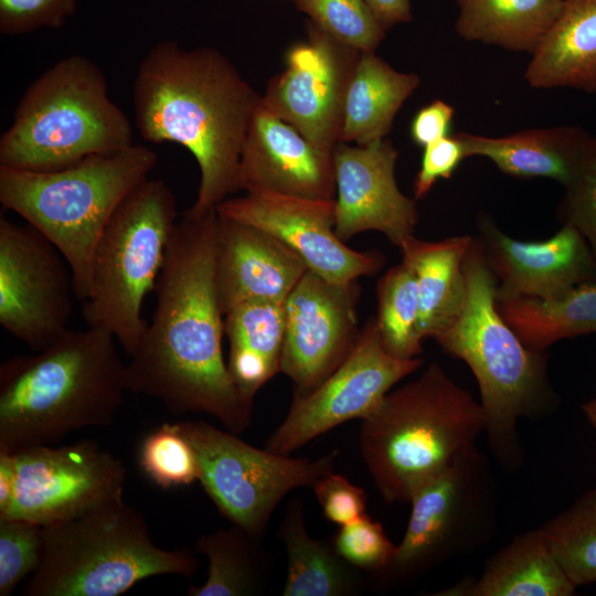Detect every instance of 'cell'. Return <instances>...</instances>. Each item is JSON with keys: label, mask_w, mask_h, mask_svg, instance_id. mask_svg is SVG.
Wrapping results in <instances>:
<instances>
[{"label": "cell", "mask_w": 596, "mask_h": 596, "mask_svg": "<svg viewBox=\"0 0 596 596\" xmlns=\"http://www.w3.org/2000/svg\"><path fill=\"white\" fill-rule=\"evenodd\" d=\"M465 273L464 309L434 339L475 375L490 450L498 464L512 472L523 461L519 421L538 419L553 412L557 396L549 380L546 352L528 348L500 315L497 281L476 237L465 260Z\"/></svg>", "instance_id": "4"}, {"label": "cell", "mask_w": 596, "mask_h": 596, "mask_svg": "<svg viewBox=\"0 0 596 596\" xmlns=\"http://www.w3.org/2000/svg\"><path fill=\"white\" fill-rule=\"evenodd\" d=\"M497 308L528 348L546 352L562 339L596 332V279L555 298L497 299Z\"/></svg>", "instance_id": "30"}, {"label": "cell", "mask_w": 596, "mask_h": 596, "mask_svg": "<svg viewBox=\"0 0 596 596\" xmlns=\"http://www.w3.org/2000/svg\"><path fill=\"white\" fill-rule=\"evenodd\" d=\"M285 323V301H246L224 315V334L230 343L227 369L249 403L279 372Z\"/></svg>", "instance_id": "26"}, {"label": "cell", "mask_w": 596, "mask_h": 596, "mask_svg": "<svg viewBox=\"0 0 596 596\" xmlns=\"http://www.w3.org/2000/svg\"><path fill=\"white\" fill-rule=\"evenodd\" d=\"M485 260L497 281V299L555 298L596 279V259L582 233L571 224L544 241H518L482 216L479 236Z\"/></svg>", "instance_id": "19"}, {"label": "cell", "mask_w": 596, "mask_h": 596, "mask_svg": "<svg viewBox=\"0 0 596 596\" xmlns=\"http://www.w3.org/2000/svg\"><path fill=\"white\" fill-rule=\"evenodd\" d=\"M376 327L389 353L414 359L423 352L418 334L419 298L417 281L403 263L391 267L376 286Z\"/></svg>", "instance_id": "32"}, {"label": "cell", "mask_w": 596, "mask_h": 596, "mask_svg": "<svg viewBox=\"0 0 596 596\" xmlns=\"http://www.w3.org/2000/svg\"><path fill=\"white\" fill-rule=\"evenodd\" d=\"M302 504L294 499L280 528L287 553L284 596H344L360 590L361 581L353 566L333 544L313 539L307 531Z\"/></svg>", "instance_id": "29"}, {"label": "cell", "mask_w": 596, "mask_h": 596, "mask_svg": "<svg viewBox=\"0 0 596 596\" xmlns=\"http://www.w3.org/2000/svg\"><path fill=\"white\" fill-rule=\"evenodd\" d=\"M41 528V561L24 596H117L150 576L190 577L199 565L188 547L157 546L143 515L124 501Z\"/></svg>", "instance_id": "8"}, {"label": "cell", "mask_w": 596, "mask_h": 596, "mask_svg": "<svg viewBox=\"0 0 596 596\" xmlns=\"http://www.w3.org/2000/svg\"><path fill=\"white\" fill-rule=\"evenodd\" d=\"M131 145V124L108 96L102 70L86 56L70 55L23 93L0 138V166L53 171Z\"/></svg>", "instance_id": "7"}, {"label": "cell", "mask_w": 596, "mask_h": 596, "mask_svg": "<svg viewBox=\"0 0 596 596\" xmlns=\"http://www.w3.org/2000/svg\"><path fill=\"white\" fill-rule=\"evenodd\" d=\"M538 89L568 87L596 94V0H563L524 72Z\"/></svg>", "instance_id": "25"}, {"label": "cell", "mask_w": 596, "mask_h": 596, "mask_svg": "<svg viewBox=\"0 0 596 596\" xmlns=\"http://www.w3.org/2000/svg\"><path fill=\"white\" fill-rule=\"evenodd\" d=\"M81 0H0V32L20 35L41 28L58 29Z\"/></svg>", "instance_id": "39"}, {"label": "cell", "mask_w": 596, "mask_h": 596, "mask_svg": "<svg viewBox=\"0 0 596 596\" xmlns=\"http://www.w3.org/2000/svg\"><path fill=\"white\" fill-rule=\"evenodd\" d=\"M381 26H392L413 20L409 0H364Z\"/></svg>", "instance_id": "43"}, {"label": "cell", "mask_w": 596, "mask_h": 596, "mask_svg": "<svg viewBox=\"0 0 596 596\" xmlns=\"http://www.w3.org/2000/svg\"><path fill=\"white\" fill-rule=\"evenodd\" d=\"M360 54L308 21L306 39L287 50L286 67L267 84L260 107L332 153L340 142L345 96Z\"/></svg>", "instance_id": "15"}, {"label": "cell", "mask_w": 596, "mask_h": 596, "mask_svg": "<svg viewBox=\"0 0 596 596\" xmlns=\"http://www.w3.org/2000/svg\"><path fill=\"white\" fill-rule=\"evenodd\" d=\"M238 182L245 192L322 200H334L337 193L332 153L313 146L260 105L243 145Z\"/></svg>", "instance_id": "20"}, {"label": "cell", "mask_w": 596, "mask_h": 596, "mask_svg": "<svg viewBox=\"0 0 596 596\" xmlns=\"http://www.w3.org/2000/svg\"><path fill=\"white\" fill-rule=\"evenodd\" d=\"M577 587L565 574L541 529L514 536L491 555L475 581L439 596H571Z\"/></svg>", "instance_id": "23"}, {"label": "cell", "mask_w": 596, "mask_h": 596, "mask_svg": "<svg viewBox=\"0 0 596 596\" xmlns=\"http://www.w3.org/2000/svg\"><path fill=\"white\" fill-rule=\"evenodd\" d=\"M313 490L324 517L332 523L342 526L366 514L365 492L342 475L327 473Z\"/></svg>", "instance_id": "40"}, {"label": "cell", "mask_w": 596, "mask_h": 596, "mask_svg": "<svg viewBox=\"0 0 596 596\" xmlns=\"http://www.w3.org/2000/svg\"><path fill=\"white\" fill-rule=\"evenodd\" d=\"M73 274L32 225L0 217V324L39 352L70 329Z\"/></svg>", "instance_id": "13"}, {"label": "cell", "mask_w": 596, "mask_h": 596, "mask_svg": "<svg viewBox=\"0 0 596 596\" xmlns=\"http://www.w3.org/2000/svg\"><path fill=\"white\" fill-rule=\"evenodd\" d=\"M219 214L272 234L329 281L350 284L375 274L384 264L377 252H358L336 234L334 200L273 192H246L216 206Z\"/></svg>", "instance_id": "17"}, {"label": "cell", "mask_w": 596, "mask_h": 596, "mask_svg": "<svg viewBox=\"0 0 596 596\" xmlns=\"http://www.w3.org/2000/svg\"><path fill=\"white\" fill-rule=\"evenodd\" d=\"M355 281L338 284L307 270L285 301L279 372L307 395L326 381L354 348L360 330Z\"/></svg>", "instance_id": "16"}, {"label": "cell", "mask_w": 596, "mask_h": 596, "mask_svg": "<svg viewBox=\"0 0 596 596\" xmlns=\"http://www.w3.org/2000/svg\"><path fill=\"white\" fill-rule=\"evenodd\" d=\"M123 461L93 440L0 450V519L58 524L123 500Z\"/></svg>", "instance_id": "11"}, {"label": "cell", "mask_w": 596, "mask_h": 596, "mask_svg": "<svg viewBox=\"0 0 596 596\" xmlns=\"http://www.w3.org/2000/svg\"><path fill=\"white\" fill-rule=\"evenodd\" d=\"M540 529L576 587L596 583V489L579 496Z\"/></svg>", "instance_id": "33"}, {"label": "cell", "mask_w": 596, "mask_h": 596, "mask_svg": "<svg viewBox=\"0 0 596 596\" xmlns=\"http://www.w3.org/2000/svg\"><path fill=\"white\" fill-rule=\"evenodd\" d=\"M419 84L417 74L394 70L374 52H361L345 96L340 142L363 146L384 139Z\"/></svg>", "instance_id": "27"}, {"label": "cell", "mask_w": 596, "mask_h": 596, "mask_svg": "<svg viewBox=\"0 0 596 596\" xmlns=\"http://www.w3.org/2000/svg\"><path fill=\"white\" fill-rule=\"evenodd\" d=\"M258 539L233 525L196 540L195 549L209 560L203 585L191 586L190 596H249L260 594L269 566Z\"/></svg>", "instance_id": "31"}, {"label": "cell", "mask_w": 596, "mask_h": 596, "mask_svg": "<svg viewBox=\"0 0 596 596\" xmlns=\"http://www.w3.org/2000/svg\"><path fill=\"white\" fill-rule=\"evenodd\" d=\"M217 215L215 284L223 315L246 301H286L308 270L302 258L266 231Z\"/></svg>", "instance_id": "21"}, {"label": "cell", "mask_w": 596, "mask_h": 596, "mask_svg": "<svg viewBox=\"0 0 596 596\" xmlns=\"http://www.w3.org/2000/svg\"><path fill=\"white\" fill-rule=\"evenodd\" d=\"M455 108L443 99H435L422 107L413 117L409 134L418 147L449 136Z\"/></svg>", "instance_id": "42"}, {"label": "cell", "mask_w": 596, "mask_h": 596, "mask_svg": "<svg viewBox=\"0 0 596 596\" xmlns=\"http://www.w3.org/2000/svg\"><path fill=\"white\" fill-rule=\"evenodd\" d=\"M473 236L427 242L414 235L398 246L402 263L414 274L419 298L418 334L435 338L461 313L467 297L465 260Z\"/></svg>", "instance_id": "24"}, {"label": "cell", "mask_w": 596, "mask_h": 596, "mask_svg": "<svg viewBox=\"0 0 596 596\" xmlns=\"http://www.w3.org/2000/svg\"><path fill=\"white\" fill-rule=\"evenodd\" d=\"M564 190L558 220L582 233L596 259V136L582 168Z\"/></svg>", "instance_id": "38"}, {"label": "cell", "mask_w": 596, "mask_h": 596, "mask_svg": "<svg viewBox=\"0 0 596 596\" xmlns=\"http://www.w3.org/2000/svg\"><path fill=\"white\" fill-rule=\"evenodd\" d=\"M139 466L163 489L190 485L200 476L195 453L177 424L164 423L143 439Z\"/></svg>", "instance_id": "35"}, {"label": "cell", "mask_w": 596, "mask_h": 596, "mask_svg": "<svg viewBox=\"0 0 596 596\" xmlns=\"http://www.w3.org/2000/svg\"><path fill=\"white\" fill-rule=\"evenodd\" d=\"M408 503L405 533L382 571L391 579H409L477 551L496 532L494 476L476 445L423 483Z\"/></svg>", "instance_id": "10"}, {"label": "cell", "mask_w": 596, "mask_h": 596, "mask_svg": "<svg viewBox=\"0 0 596 596\" xmlns=\"http://www.w3.org/2000/svg\"><path fill=\"white\" fill-rule=\"evenodd\" d=\"M483 429L480 403L430 363L362 419L360 454L383 500L404 503Z\"/></svg>", "instance_id": "5"}, {"label": "cell", "mask_w": 596, "mask_h": 596, "mask_svg": "<svg viewBox=\"0 0 596 596\" xmlns=\"http://www.w3.org/2000/svg\"><path fill=\"white\" fill-rule=\"evenodd\" d=\"M423 365V359H400L384 348L375 319L362 328L341 365L291 406L266 443V449L289 456L313 438L350 419L371 414L391 389Z\"/></svg>", "instance_id": "14"}, {"label": "cell", "mask_w": 596, "mask_h": 596, "mask_svg": "<svg viewBox=\"0 0 596 596\" xmlns=\"http://www.w3.org/2000/svg\"><path fill=\"white\" fill-rule=\"evenodd\" d=\"M157 160L152 149L132 143L53 171L0 166V202L60 251L72 270L75 297L85 301L102 232L120 202L148 179Z\"/></svg>", "instance_id": "6"}, {"label": "cell", "mask_w": 596, "mask_h": 596, "mask_svg": "<svg viewBox=\"0 0 596 596\" xmlns=\"http://www.w3.org/2000/svg\"><path fill=\"white\" fill-rule=\"evenodd\" d=\"M581 408L589 424L596 428V397L585 402Z\"/></svg>", "instance_id": "44"}, {"label": "cell", "mask_w": 596, "mask_h": 596, "mask_svg": "<svg viewBox=\"0 0 596 596\" xmlns=\"http://www.w3.org/2000/svg\"><path fill=\"white\" fill-rule=\"evenodd\" d=\"M177 216L172 190L148 178L120 202L97 241L83 318L113 334L129 356L147 328L142 304L155 289Z\"/></svg>", "instance_id": "9"}, {"label": "cell", "mask_w": 596, "mask_h": 596, "mask_svg": "<svg viewBox=\"0 0 596 596\" xmlns=\"http://www.w3.org/2000/svg\"><path fill=\"white\" fill-rule=\"evenodd\" d=\"M309 21L337 41L361 52H374L385 38L364 0H292Z\"/></svg>", "instance_id": "34"}, {"label": "cell", "mask_w": 596, "mask_h": 596, "mask_svg": "<svg viewBox=\"0 0 596 596\" xmlns=\"http://www.w3.org/2000/svg\"><path fill=\"white\" fill-rule=\"evenodd\" d=\"M104 329L68 330L33 355L0 366V450L51 445L86 427L113 425L126 365Z\"/></svg>", "instance_id": "3"}, {"label": "cell", "mask_w": 596, "mask_h": 596, "mask_svg": "<svg viewBox=\"0 0 596 596\" xmlns=\"http://www.w3.org/2000/svg\"><path fill=\"white\" fill-rule=\"evenodd\" d=\"M332 544L351 566L379 572L390 564L396 547L382 524L368 514L340 526Z\"/></svg>", "instance_id": "37"}, {"label": "cell", "mask_w": 596, "mask_h": 596, "mask_svg": "<svg viewBox=\"0 0 596 596\" xmlns=\"http://www.w3.org/2000/svg\"><path fill=\"white\" fill-rule=\"evenodd\" d=\"M41 555V526L0 519V596H9L23 578L32 575Z\"/></svg>", "instance_id": "36"}, {"label": "cell", "mask_w": 596, "mask_h": 596, "mask_svg": "<svg viewBox=\"0 0 596 596\" xmlns=\"http://www.w3.org/2000/svg\"><path fill=\"white\" fill-rule=\"evenodd\" d=\"M397 149L385 138L355 147L337 143L332 152L336 234L341 241L377 231L398 247L414 235L418 221L416 200L397 187Z\"/></svg>", "instance_id": "18"}, {"label": "cell", "mask_w": 596, "mask_h": 596, "mask_svg": "<svg viewBox=\"0 0 596 596\" xmlns=\"http://www.w3.org/2000/svg\"><path fill=\"white\" fill-rule=\"evenodd\" d=\"M423 149L421 167L413 184L415 200L425 198L437 180L450 179L466 158L462 143L456 135L444 137Z\"/></svg>", "instance_id": "41"}, {"label": "cell", "mask_w": 596, "mask_h": 596, "mask_svg": "<svg viewBox=\"0 0 596 596\" xmlns=\"http://www.w3.org/2000/svg\"><path fill=\"white\" fill-rule=\"evenodd\" d=\"M192 446L199 480L220 513L259 539L278 503L294 489L313 488L333 471L338 449L319 458H291L258 449L203 421L177 423Z\"/></svg>", "instance_id": "12"}, {"label": "cell", "mask_w": 596, "mask_h": 596, "mask_svg": "<svg viewBox=\"0 0 596 596\" xmlns=\"http://www.w3.org/2000/svg\"><path fill=\"white\" fill-rule=\"evenodd\" d=\"M465 157L489 159L515 178H549L567 187L582 168L594 136L578 126L530 128L500 137L456 134Z\"/></svg>", "instance_id": "22"}, {"label": "cell", "mask_w": 596, "mask_h": 596, "mask_svg": "<svg viewBox=\"0 0 596 596\" xmlns=\"http://www.w3.org/2000/svg\"><path fill=\"white\" fill-rule=\"evenodd\" d=\"M455 29L466 41L532 54L554 21L563 0H455Z\"/></svg>", "instance_id": "28"}, {"label": "cell", "mask_w": 596, "mask_h": 596, "mask_svg": "<svg viewBox=\"0 0 596 596\" xmlns=\"http://www.w3.org/2000/svg\"><path fill=\"white\" fill-rule=\"evenodd\" d=\"M132 97L143 140L179 143L196 160L199 189L188 210L216 209L241 190V153L262 95L224 54L161 41L140 62Z\"/></svg>", "instance_id": "2"}, {"label": "cell", "mask_w": 596, "mask_h": 596, "mask_svg": "<svg viewBox=\"0 0 596 596\" xmlns=\"http://www.w3.org/2000/svg\"><path fill=\"white\" fill-rule=\"evenodd\" d=\"M216 209L178 220L155 286L156 309L126 365L127 391L174 414L206 413L238 434L253 403L240 393L222 350L224 315L215 284Z\"/></svg>", "instance_id": "1"}]
</instances>
